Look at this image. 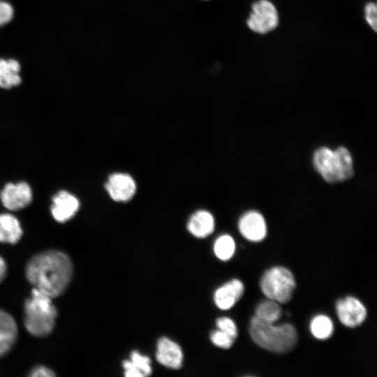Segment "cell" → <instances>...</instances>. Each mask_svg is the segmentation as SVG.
<instances>
[{
    "label": "cell",
    "instance_id": "cell-5",
    "mask_svg": "<svg viewBox=\"0 0 377 377\" xmlns=\"http://www.w3.org/2000/svg\"><path fill=\"white\" fill-rule=\"evenodd\" d=\"M279 21V13L274 3L269 0H258L252 4L246 24L252 31L265 34L275 29Z\"/></svg>",
    "mask_w": 377,
    "mask_h": 377
},
{
    "label": "cell",
    "instance_id": "cell-17",
    "mask_svg": "<svg viewBox=\"0 0 377 377\" xmlns=\"http://www.w3.org/2000/svg\"><path fill=\"white\" fill-rule=\"evenodd\" d=\"M23 234L18 219L6 212L0 214V242L14 244L17 243Z\"/></svg>",
    "mask_w": 377,
    "mask_h": 377
},
{
    "label": "cell",
    "instance_id": "cell-10",
    "mask_svg": "<svg viewBox=\"0 0 377 377\" xmlns=\"http://www.w3.org/2000/svg\"><path fill=\"white\" fill-rule=\"evenodd\" d=\"M238 228L242 235L251 242H260L267 234L264 217L255 211L243 214L239 220Z\"/></svg>",
    "mask_w": 377,
    "mask_h": 377
},
{
    "label": "cell",
    "instance_id": "cell-21",
    "mask_svg": "<svg viewBox=\"0 0 377 377\" xmlns=\"http://www.w3.org/2000/svg\"><path fill=\"white\" fill-rule=\"evenodd\" d=\"M310 331L312 335L318 339H327L333 334L334 325L328 316L318 315L310 323Z\"/></svg>",
    "mask_w": 377,
    "mask_h": 377
},
{
    "label": "cell",
    "instance_id": "cell-27",
    "mask_svg": "<svg viewBox=\"0 0 377 377\" xmlns=\"http://www.w3.org/2000/svg\"><path fill=\"white\" fill-rule=\"evenodd\" d=\"M29 376L33 377H51L54 376L55 374L51 369L41 366L36 367L34 370H32Z\"/></svg>",
    "mask_w": 377,
    "mask_h": 377
},
{
    "label": "cell",
    "instance_id": "cell-4",
    "mask_svg": "<svg viewBox=\"0 0 377 377\" xmlns=\"http://www.w3.org/2000/svg\"><path fill=\"white\" fill-rule=\"evenodd\" d=\"M260 289L263 295L269 300L281 304L290 301L296 287L293 273L281 266L267 269L260 281Z\"/></svg>",
    "mask_w": 377,
    "mask_h": 377
},
{
    "label": "cell",
    "instance_id": "cell-6",
    "mask_svg": "<svg viewBox=\"0 0 377 377\" xmlns=\"http://www.w3.org/2000/svg\"><path fill=\"white\" fill-rule=\"evenodd\" d=\"M33 200V191L24 181L8 182L0 191V202L9 211H18L27 207Z\"/></svg>",
    "mask_w": 377,
    "mask_h": 377
},
{
    "label": "cell",
    "instance_id": "cell-16",
    "mask_svg": "<svg viewBox=\"0 0 377 377\" xmlns=\"http://www.w3.org/2000/svg\"><path fill=\"white\" fill-rule=\"evenodd\" d=\"M122 367L126 377H144L152 373L150 358L138 350H133L130 359L122 362Z\"/></svg>",
    "mask_w": 377,
    "mask_h": 377
},
{
    "label": "cell",
    "instance_id": "cell-18",
    "mask_svg": "<svg viewBox=\"0 0 377 377\" xmlns=\"http://www.w3.org/2000/svg\"><path fill=\"white\" fill-rule=\"evenodd\" d=\"M20 65L15 59H0V87L10 89L21 83Z\"/></svg>",
    "mask_w": 377,
    "mask_h": 377
},
{
    "label": "cell",
    "instance_id": "cell-7",
    "mask_svg": "<svg viewBox=\"0 0 377 377\" xmlns=\"http://www.w3.org/2000/svg\"><path fill=\"white\" fill-rule=\"evenodd\" d=\"M80 207L77 197L67 190L57 191L52 198L50 213L53 219L61 223L73 219Z\"/></svg>",
    "mask_w": 377,
    "mask_h": 377
},
{
    "label": "cell",
    "instance_id": "cell-19",
    "mask_svg": "<svg viewBox=\"0 0 377 377\" xmlns=\"http://www.w3.org/2000/svg\"><path fill=\"white\" fill-rule=\"evenodd\" d=\"M281 314L282 309L280 304L269 299L259 303L255 310V317L272 323L279 320Z\"/></svg>",
    "mask_w": 377,
    "mask_h": 377
},
{
    "label": "cell",
    "instance_id": "cell-1",
    "mask_svg": "<svg viewBox=\"0 0 377 377\" xmlns=\"http://www.w3.org/2000/svg\"><path fill=\"white\" fill-rule=\"evenodd\" d=\"M26 274L35 288L54 298L62 294L68 287L73 274V265L65 253L46 251L30 260Z\"/></svg>",
    "mask_w": 377,
    "mask_h": 377
},
{
    "label": "cell",
    "instance_id": "cell-3",
    "mask_svg": "<svg viewBox=\"0 0 377 377\" xmlns=\"http://www.w3.org/2000/svg\"><path fill=\"white\" fill-rule=\"evenodd\" d=\"M52 297L34 288L31 298L24 304V325L27 331L35 337H45L52 332L57 317V310Z\"/></svg>",
    "mask_w": 377,
    "mask_h": 377
},
{
    "label": "cell",
    "instance_id": "cell-8",
    "mask_svg": "<svg viewBox=\"0 0 377 377\" xmlns=\"http://www.w3.org/2000/svg\"><path fill=\"white\" fill-rule=\"evenodd\" d=\"M336 311L340 322L348 327L360 325L367 318V309L356 297L347 296L336 303Z\"/></svg>",
    "mask_w": 377,
    "mask_h": 377
},
{
    "label": "cell",
    "instance_id": "cell-2",
    "mask_svg": "<svg viewBox=\"0 0 377 377\" xmlns=\"http://www.w3.org/2000/svg\"><path fill=\"white\" fill-rule=\"evenodd\" d=\"M249 330L256 344L275 353H283L293 349L298 340L297 330L287 323L276 325L253 316L250 320Z\"/></svg>",
    "mask_w": 377,
    "mask_h": 377
},
{
    "label": "cell",
    "instance_id": "cell-11",
    "mask_svg": "<svg viewBox=\"0 0 377 377\" xmlns=\"http://www.w3.org/2000/svg\"><path fill=\"white\" fill-rule=\"evenodd\" d=\"M156 359L165 367L179 369L182 366V350L177 343L168 337H161L157 341Z\"/></svg>",
    "mask_w": 377,
    "mask_h": 377
},
{
    "label": "cell",
    "instance_id": "cell-14",
    "mask_svg": "<svg viewBox=\"0 0 377 377\" xmlns=\"http://www.w3.org/2000/svg\"><path fill=\"white\" fill-rule=\"evenodd\" d=\"M17 336V328L15 320L9 313L0 309V357L10 351Z\"/></svg>",
    "mask_w": 377,
    "mask_h": 377
},
{
    "label": "cell",
    "instance_id": "cell-26",
    "mask_svg": "<svg viewBox=\"0 0 377 377\" xmlns=\"http://www.w3.org/2000/svg\"><path fill=\"white\" fill-rule=\"evenodd\" d=\"M13 17V9L7 2L0 1V27L10 22Z\"/></svg>",
    "mask_w": 377,
    "mask_h": 377
},
{
    "label": "cell",
    "instance_id": "cell-28",
    "mask_svg": "<svg viewBox=\"0 0 377 377\" xmlns=\"http://www.w3.org/2000/svg\"><path fill=\"white\" fill-rule=\"evenodd\" d=\"M6 264L4 260L0 256V283L5 278L6 274Z\"/></svg>",
    "mask_w": 377,
    "mask_h": 377
},
{
    "label": "cell",
    "instance_id": "cell-15",
    "mask_svg": "<svg viewBox=\"0 0 377 377\" xmlns=\"http://www.w3.org/2000/svg\"><path fill=\"white\" fill-rule=\"evenodd\" d=\"M215 222L213 216L207 211L199 210L190 217L187 223L189 232L195 237L205 238L214 230Z\"/></svg>",
    "mask_w": 377,
    "mask_h": 377
},
{
    "label": "cell",
    "instance_id": "cell-12",
    "mask_svg": "<svg viewBox=\"0 0 377 377\" xmlns=\"http://www.w3.org/2000/svg\"><path fill=\"white\" fill-rule=\"evenodd\" d=\"M244 292L243 283L237 279H232L216 290L214 294V303L220 309H230L241 299Z\"/></svg>",
    "mask_w": 377,
    "mask_h": 377
},
{
    "label": "cell",
    "instance_id": "cell-22",
    "mask_svg": "<svg viewBox=\"0 0 377 377\" xmlns=\"http://www.w3.org/2000/svg\"><path fill=\"white\" fill-rule=\"evenodd\" d=\"M213 249L215 256L219 260L226 261L233 256L235 251V243L231 236L223 235L216 239Z\"/></svg>",
    "mask_w": 377,
    "mask_h": 377
},
{
    "label": "cell",
    "instance_id": "cell-20",
    "mask_svg": "<svg viewBox=\"0 0 377 377\" xmlns=\"http://www.w3.org/2000/svg\"><path fill=\"white\" fill-rule=\"evenodd\" d=\"M339 177V182L351 178L353 175V161L350 153L343 147L334 151Z\"/></svg>",
    "mask_w": 377,
    "mask_h": 377
},
{
    "label": "cell",
    "instance_id": "cell-25",
    "mask_svg": "<svg viewBox=\"0 0 377 377\" xmlns=\"http://www.w3.org/2000/svg\"><path fill=\"white\" fill-rule=\"evenodd\" d=\"M377 8L376 5L374 2H369L364 7V15L365 20L368 24L373 29L374 31H376L377 27Z\"/></svg>",
    "mask_w": 377,
    "mask_h": 377
},
{
    "label": "cell",
    "instance_id": "cell-23",
    "mask_svg": "<svg viewBox=\"0 0 377 377\" xmlns=\"http://www.w3.org/2000/svg\"><path fill=\"white\" fill-rule=\"evenodd\" d=\"M235 339V338L219 330H214L210 333V340L212 343L221 348H230Z\"/></svg>",
    "mask_w": 377,
    "mask_h": 377
},
{
    "label": "cell",
    "instance_id": "cell-9",
    "mask_svg": "<svg viewBox=\"0 0 377 377\" xmlns=\"http://www.w3.org/2000/svg\"><path fill=\"white\" fill-rule=\"evenodd\" d=\"M105 188L114 201L126 202L134 195L136 184L131 175L126 173H114L109 176Z\"/></svg>",
    "mask_w": 377,
    "mask_h": 377
},
{
    "label": "cell",
    "instance_id": "cell-13",
    "mask_svg": "<svg viewBox=\"0 0 377 377\" xmlns=\"http://www.w3.org/2000/svg\"><path fill=\"white\" fill-rule=\"evenodd\" d=\"M313 164L316 170L326 182L330 183L339 182L334 151L325 147L318 148L313 154Z\"/></svg>",
    "mask_w": 377,
    "mask_h": 377
},
{
    "label": "cell",
    "instance_id": "cell-24",
    "mask_svg": "<svg viewBox=\"0 0 377 377\" xmlns=\"http://www.w3.org/2000/svg\"><path fill=\"white\" fill-rule=\"evenodd\" d=\"M218 330L237 339L238 332L235 322L228 317H219L216 320Z\"/></svg>",
    "mask_w": 377,
    "mask_h": 377
}]
</instances>
